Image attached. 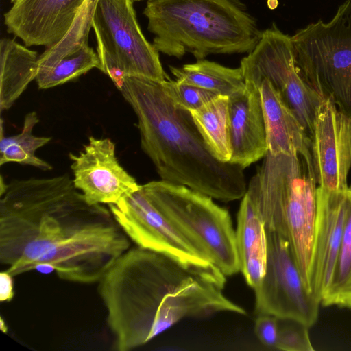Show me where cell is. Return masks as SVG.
<instances>
[{"label":"cell","instance_id":"obj_1","mask_svg":"<svg viewBox=\"0 0 351 351\" xmlns=\"http://www.w3.org/2000/svg\"><path fill=\"white\" fill-rule=\"evenodd\" d=\"M0 197V262L12 276L97 283L130 247L109 208L88 203L67 174L14 180Z\"/></svg>","mask_w":351,"mask_h":351},{"label":"cell","instance_id":"obj_2","mask_svg":"<svg viewBox=\"0 0 351 351\" xmlns=\"http://www.w3.org/2000/svg\"><path fill=\"white\" fill-rule=\"evenodd\" d=\"M226 276L215 264L187 265L155 251L129 248L97 282L114 349L142 346L184 318L246 315L223 293Z\"/></svg>","mask_w":351,"mask_h":351},{"label":"cell","instance_id":"obj_3","mask_svg":"<svg viewBox=\"0 0 351 351\" xmlns=\"http://www.w3.org/2000/svg\"><path fill=\"white\" fill-rule=\"evenodd\" d=\"M162 82L126 76L120 90L136 116L141 149L161 180L224 202L242 199L244 168L212 155L190 111L174 103Z\"/></svg>","mask_w":351,"mask_h":351},{"label":"cell","instance_id":"obj_4","mask_svg":"<svg viewBox=\"0 0 351 351\" xmlns=\"http://www.w3.org/2000/svg\"><path fill=\"white\" fill-rule=\"evenodd\" d=\"M143 14L156 49L178 58L250 53L263 32L239 0H148Z\"/></svg>","mask_w":351,"mask_h":351},{"label":"cell","instance_id":"obj_5","mask_svg":"<svg viewBox=\"0 0 351 351\" xmlns=\"http://www.w3.org/2000/svg\"><path fill=\"white\" fill-rule=\"evenodd\" d=\"M245 194L267 231L285 238L309 291L317 214V182L300 155L267 152Z\"/></svg>","mask_w":351,"mask_h":351},{"label":"cell","instance_id":"obj_6","mask_svg":"<svg viewBox=\"0 0 351 351\" xmlns=\"http://www.w3.org/2000/svg\"><path fill=\"white\" fill-rule=\"evenodd\" d=\"M141 187L162 215L226 276L240 271L236 232L226 209L183 185L160 180Z\"/></svg>","mask_w":351,"mask_h":351},{"label":"cell","instance_id":"obj_7","mask_svg":"<svg viewBox=\"0 0 351 351\" xmlns=\"http://www.w3.org/2000/svg\"><path fill=\"white\" fill-rule=\"evenodd\" d=\"M295 65L322 98L351 117V0L328 23H311L291 36Z\"/></svg>","mask_w":351,"mask_h":351},{"label":"cell","instance_id":"obj_8","mask_svg":"<svg viewBox=\"0 0 351 351\" xmlns=\"http://www.w3.org/2000/svg\"><path fill=\"white\" fill-rule=\"evenodd\" d=\"M245 82L258 86L268 80L294 111L309 136L322 99L302 77L294 60L291 36L275 24L263 31L254 49L240 63Z\"/></svg>","mask_w":351,"mask_h":351},{"label":"cell","instance_id":"obj_9","mask_svg":"<svg viewBox=\"0 0 351 351\" xmlns=\"http://www.w3.org/2000/svg\"><path fill=\"white\" fill-rule=\"evenodd\" d=\"M92 27L99 44L127 76L169 80L158 51L144 36L132 0H98Z\"/></svg>","mask_w":351,"mask_h":351},{"label":"cell","instance_id":"obj_10","mask_svg":"<svg viewBox=\"0 0 351 351\" xmlns=\"http://www.w3.org/2000/svg\"><path fill=\"white\" fill-rule=\"evenodd\" d=\"M267 236L266 271L254 289L255 314L294 319L309 328L317 320L320 302L306 287L288 241L274 232Z\"/></svg>","mask_w":351,"mask_h":351},{"label":"cell","instance_id":"obj_11","mask_svg":"<svg viewBox=\"0 0 351 351\" xmlns=\"http://www.w3.org/2000/svg\"><path fill=\"white\" fill-rule=\"evenodd\" d=\"M108 206L116 221L136 246L187 265L213 264L154 206L141 185L118 203Z\"/></svg>","mask_w":351,"mask_h":351},{"label":"cell","instance_id":"obj_12","mask_svg":"<svg viewBox=\"0 0 351 351\" xmlns=\"http://www.w3.org/2000/svg\"><path fill=\"white\" fill-rule=\"evenodd\" d=\"M69 157L73 184L90 204H117L140 187L119 162L108 138L90 136L83 150Z\"/></svg>","mask_w":351,"mask_h":351},{"label":"cell","instance_id":"obj_13","mask_svg":"<svg viewBox=\"0 0 351 351\" xmlns=\"http://www.w3.org/2000/svg\"><path fill=\"white\" fill-rule=\"evenodd\" d=\"M310 138L318 186L346 190L351 169V117L330 99H324L317 110Z\"/></svg>","mask_w":351,"mask_h":351},{"label":"cell","instance_id":"obj_14","mask_svg":"<svg viewBox=\"0 0 351 351\" xmlns=\"http://www.w3.org/2000/svg\"><path fill=\"white\" fill-rule=\"evenodd\" d=\"M84 0H14L4 14L9 33L25 46L57 45L68 34Z\"/></svg>","mask_w":351,"mask_h":351},{"label":"cell","instance_id":"obj_15","mask_svg":"<svg viewBox=\"0 0 351 351\" xmlns=\"http://www.w3.org/2000/svg\"><path fill=\"white\" fill-rule=\"evenodd\" d=\"M346 191L317 187V214L309 276V290L320 302L327 289L341 243Z\"/></svg>","mask_w":351,"mask_h":351},{"label":"cell","instance_id":"obj_16","mask_svg":"<svg viewBox=\"0 0 351 351\" xmlns=\"http://www.w3.org/2000/svg\"><path fill=\"white\" fill-rule=\"evenodd\" d=\"M245 82V87L228 99L230 162L244 169L267 152L259 88L250 82Z\"/></svg>","mask_w":351,"mask_h":351},{"label":"cell","instance_id":"obj_17","mask_svg":"<svg viewBox=\"0 0 351 351\" xmlns=\"http://www.w3.org/2000/svg\"><path fill=\"white\" fill-rule=\"evenodd\" d=\"M258 87L263 112L267 151L272 154L301 156L314 175L311 141L305 128L268 80L263 79Z\"/></svg>","mask_w":351,"mask_h":351},{"label":"cell","instance_id":"obj_18","mask_svg":"<svg viewBox=\"0 0 351 351\" xmlns=\"http://www.w3.org/2000/svg\"><path fill=\"white\" fill-rule=\"evenodd\" d=\"M235 232L240 271L247 284L254 289L265 274L267 236L261 217L246 194L240 204Z\"/></svg>","mask_w":351,"mask_h":351},{"label":"cell","instance_id":"obj_19","mask_svg":"<svg viewBox=\"0 0 351 351\" xmlns=\"http://www.w3.org/2000/svg\"><path fill=\"white\" fill-rule=\"evenodd\" d=\"M39 55L35 51L3 38L0 41V110L10 108L36 79Z\"/></svg>","mask_w":351,"mask_h":351},{"label":"cell","instance_id":"obj_20","mask_svg":"<svg viewBox=\"0 0 351 351\" xmlns=\"http://www.w3.org/2000/svg\"><path fill=\"white\" fill-rule=\"evenodd\" d=\"M229 97L219 95L198 109L190 111L193 120L212 155L230 162L228 136Z\"/></svg>","mask_w":351,"mask_h":351},{"label":"cell","instance_id":"obj_21","mask_svg":"<svg viewBox=\"0 0 351 351\" xmlns=\"http://www.w3.org/2000/svg\"><path fill=\"white\" fill-rule=\"evenodd\" d=\"M169 69L176 80L218 95L229 97L243 89L245 85L240 67L232 69L204 59L181 67L169 66Z\"/></svg>","mask_w":351,"mask_h":351},{"label":"cell","instance_id":"obj_22","mask_svg":"<svg viewBox=\"0 0 351 351\" xmlns=\"http://www.w3.org/2000/svg\"><path fill=\"white\" fill-rule=\"evenodd\" d=\"M39 122L37 113H27L24 119L20 133L5 136L3 132V119H1L0 166L9 162L30 165L43 171L52 169L51 164L36 156V151L47 145L51 137L36 136L32 134Z\"/></svg>","mask_w":351,"mask_h":351},{"label":"cell","instance_id":"obj_23","mask_svg":"<svg viewBox=\"0 0 351 351\" xmlns=\"http://www.w3.org/2000/svg\"><path fill=\"white\" fill-rule=\"evenodd\" d=\"M321 304L351 308V186L346 191L345 219L340 249Z\"/></svg>","mask_w":351,"mask_h":351},{"label":"cell","instance_id":"obj_24","mask_svg":"<svg viewBox=\"0 0 351 351\" xmlns=\"http://www.w3.org/2000/svg\"><path fill=\"white\" fill-rule=\"evenodd\" d=\"M98 0H84L75 20L65 37L55 47L39 55L37 73L53 67L63 58L88 43V34Z\"/></svg>","mask_w":351,"mask_h":351},{"label":"cell","instance_id":"obj_25","mask_svg":"<svg viewBox=\"0 0 351 351\" xmlns=\"http://www.w3.org/2000/svg\"><path fill=\"white\" fill-rule=\"evenodd\" d=\"M94 68L99 69V58L86 43L53 67L37 73L35 80L40 89H48L72 81Z\"/></svg>","mask_w":351,"mask_h":351},{"label":"cell","instance_id":"obj_26","mask_svg":"<svg viewBox=\"0 0 351 351\" xmlns=\"http://www.w3.org/2000/svg\"><path fill=\"white\" fill-rule=\"evenodd\" d=\"M162 84L174 103L189 111L199 108L219 95L210 90L176 80L173 81L169 79L163 81Z\"/></svg>","mask_w":351,"mask_h":351},{"label":"cell","instance_id":"obj_27","mask_svg":"<svg viewBox=\"0 0 351 351\" xmlns=\"http://www.w3.org/2000/svg\"><path fill=\"white\" fill-rule=\"evenodd\" d=\"M308 327L300 322L278 318L276 349L285 351H313Z\"/></svg>","mask_w":351,"mask_h":351},{"label":"cell","instance_id":"obj_28","mask_svg":"<svg viewBox=\"0 0 351 351\" xmlns=\"http://www.w3.org/2000/svg\"><path fill=\"white\" fill-rule=\"evenodd\" d=\"M256 316L254 325L256 337L265 346L276 348L278 332V318L270 315Z\"/></svg>","mask_w":351,"mask_h":351},{"label":"cell","instance_id":"obj_29","mask_svg":"<svg viewBox=\"0 0 351 351\" xmlns=\"http://www.w3.org/2000/svg\"><path fill=\"white\" fill-rule=\"evenodd\" d=\"M13 277L6 271L0 273V301L10 302L14 297Z\"/></svg>","mask_w":351,"mask_h":351},{"label":"cell","instance_id":"obj_30","mask_svg":"<svg viewBox=\"0 0 351 351\" xmlns=\"http://www.w3.org/2000/svg\"><path fill=\"white\" fill-rule=\"evenodd\" d=\"M0 329L2 332L4 333H6L8 331V328L6 326V324H5L4 320L3 319V317H1V322H0Z\"/></svg>","mask_w":351,"mask_h":351},{"label":"cell","instance_id":"obj_31","mask_svg":"<svg viewBox=\"0 0 351 351\" xmlns=\"http://www.w3.org/2000/svg\"><path fill=\"white\" fill-rule=\"evenodd\" d=\"M133 1H142V0H132Z\"/></svg>","mask_w":351,"mask_h":351}]
</instances>
